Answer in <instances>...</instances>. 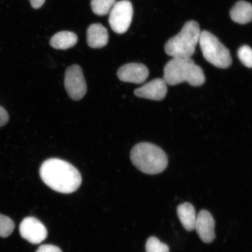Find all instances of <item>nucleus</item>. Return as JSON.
I'll list each match as a JSON object with an SVG mask.
<instances>
[{
  "mask_svg": "<svg viewBox=\"0 0 252 252\" xmlns=\"http://www.w3.org/2000/svg\"><path fill=\"white\" fill-rule=\"evenodd\" d=\"M116 0H91V5L94 14L102 16L108 14Z\"/></svg>",
  "mask_w": 252,
  "mask_h": 252,
  "instance_id": "dca6fc26",
  "label": "nucleus"
},
{
  "mask_svg": "<svg viewBox=\"0 0 252 252\" xmlns=\"http://www.w3.org/2000/svg\"><path fill=\"white\" fill-rule=\"evenodd\" d=\"M201 31L197 22L189 21L178 34L171 37L165 45L167 55L172 58H191L198 43Z\"/></svg>",
  "mask_w": 252,
  "mask_h": 252,
  "instance_id": "20e7f679",
  "label": "nucleus"
},
{
  "mask_svg": "<svg viewBox=\"0 0 252 252\" xmlns=\"http://www.w3.org/2000/svg\"><path fill=\"white\" fill-rule=\"evenodd\" d=\"M194 229L204 243H211L215 239V221L207 210H201L197 215Z\"/></svg>",
  "mask_w": 252,
  "mask_h": 252,
  "instance_id": "9b49d317",
  "label": "nucleus"
},
{
  "mask_svg": "<svg viewBox=\"0 0 252 252\" xmlns=\"http://www.w3.org/2000/svg\"><path fill=\"white\" fill-rule=\"evenodd\" d=\"M239 60L246 67L252 68V49L247 45L240 47L238 51Z\"/></svg>",
  "mask_w": 252,
  "mask_h": 252,
  "instance_id": "6ab92c4d",
  "label": "nucleus"
},
{
  "mask_svg": "<svg viewBox=\"0 0 252 252\" xmlns=\"http://www.w3.org/2000/svg\"><path fill=\"white\" fill-rule=\"evenodd\" d=\"M199 43L204 58L208 62L223 69L231 65L232 61L229 50L212 33L201 31Z\"/></svg>",
  "mask_w": 252,
  "mask_h": 252,
  "instance_id": "39448f33",
  "label": "nucleus"
},
{
  "mask_svg": "<svg viewBox=\"0 0 252 252\" xmlns=\"http://www.w3.org/2000/svg\"><path fill=\"white\" fill-rule=\"evenodd\" d=\"M130 158L138 170L149 175L162 172L168 163V157L164 151L150 143L135 145L131 151Z\"/></svg>",
  "mask_w": 252,
  "mask_h": 252,
  "instance_id": "7ed1b4c3",
  "label": "nucleus"
},
{
  "mask_svg": "<svg viewBox=\"0 0 252 252\" xmlns=\"http://www.w3.org/2000/svg\"><path fill=\"white\" fill-rule=\"evenodd\" d=\"M78 37L76 34L70 31H62L52 37L50 44L53 48L65 50L76 45Z\"/></svg>",
  "mask_w": 252,
  "mask_h": 252,
  "instance_id": "2eb2a0df",
  "label": "nucleus"
},
{
  "mask_svg": "<svg viewBox=\"0 0 252 252\" xmlns=\"http://www.w3.org/2000/svg\"><path fill=\"white\" fill-rule=\"evenodd\" d=\"M108 30L102 25L94 24L90 25L87 30V43L91 48L99 49L108 43Z\"/></svg>",
  "mask_w": 252,
  "mask_h": 252,
  "instance_id": "f8f14e48",
  "label": "nucleus"
},
{
  "mask_svg": "<svg viewBox=\"0 0 252 252\" xmlns=\"http://www.w3.org/2000/svg\"><path fill=\"white\" fill-rule=\"evenodd\" d=\"M15 223L8 217L0 214V236L8 237L13 232Z\"/></svg>",
  "mask_w": 252,
  "mask_h": 252,
  "instance_id": "a211bd4d",
  "label": "nucleus"
},
{
  "mask_svg": "<svg viewBox=\"0 0 252 252\" xmlns=\"http://www.w3.org/2000/svg\"><path fill=\"white\" fill-rule=\"evenodd\" d=\"M230 17L236 23L246 24L250 23L252 21V5L245 1L236 2L230 11Z\"/></svg>",
  "mask_w": 252,
  "mask_h": 252,
  "instance_id": "ddd939ff",
  "label": "nucleus"
},
{
  "mask_svg": "<svg viewBox=\"0 0 252 252\" xmlns=\"http://www.w3.org/2000/svg\"><path fill=\"white\" fill-rule=\"evenodd\" d=\"M9 121V115L6 110L0 106V127L5 126Z\"/></svg>",
  "mask_w": 252,
  "mask_h": 252,
  "instance_id": "412c9836",
  "label": "nucleus"
},
{
  "mask_svg": "<svg viewBox=\"0 0 252 252\" xmlns=\"http://www.w3.org/2000/svg\"><path fill=\"white\" fill-rule=\"evenodd\" d=\"M20 234L30 243L37 245L47 238V231L45 226L34 217H27L21 222L20 226Z\"/></svg>",
  "mask_w": 252,
  "mask_h": 252,
  "instance_id": "6e6552de",
  "label": "nucleus"
},
{
  "mask_svg": "<svg viewBox=\"0 0 252 252\" xmlns=\"http://www.w3.org/2000/svg\"><path fill=\"white\" fill-rule=\"evenodd\" d=\"M32 7L34 9L40 8L45 2V0H30Z\"/></svg>",
  "mask_w": 252,
  "mask_h": 252,
  "instance_id": "4be33fe9",
  "label": "nucleus"
},
{
  "mask_svg": "<svg viewBox=\"0 0 252 252\" xmlns=\"http://www.w3.org/2000/svg\"><path fill=\"white\" fill-rule=\"evenodd\" d=\"M149 75V69L141 63H128L123 65L118 71L119 80L126 83L143 84Z\"/></svg>",
  "mask_w": 252,
  "mask_h": 252,
  "instance_id": "1a4fd4ad",
  "label": "nucleus"
},
{
  "mask_svg": "<svg viewBox=\"0 0 252 252\" xmlns=\"http://www.w3.org/2000/svg\"><path fill=\"white\" fill-rule=\"evenodd\" d=\"M39 173L43 182L59 193H73L81 185L80 172L71 163L61 159L45 160L40 166Z\"/></svg>",
  "mask_w": 252,
  "mask_h": 252,
  "instance_id": "f257e3e1",
  "label": "nucleus"
},
{
  "mask_svg": "<svg viewBox=\"0 0 252 252\" xmlns=\"http://www.w3.org/2000/svg\"><path fill=\"white\" fill-rule=\"evenodd\" d=\"M147 252H169L168 245L162 243L155 236H151L148 239L146 245Z\"/></svg>",
  "mask_w": 252,
  "mask_h": 252,
  "instance_id": "f3484780",
  "label": "nucleus"
},
{
  "mask_svg": "<svg viewBox=\"0 0 252 252\" xmlns=\"http://www.w3.org/2000/svg\"><path fill=\"white\" fill-rule=\"evenodd\" d=\"M133 8L127 0L116 2L110 11L109 23L116 33L123 34L130 27L133 18Z\"/></svg>",
  "mask_w": 252,
  "mask_h": 252,
  "instance_id": "423d86ee",
  "label": "nucleus"
},
{
  "mask_svg": "<svg viewBox=\"0 0 252 252\" xmlns=\"http://www.w3.org/2000/svg\"><path fill=\"white\" fill-rule=\"evenodd\" d=\"M167 84L163 79L156 78L134 91L135 96L153 100H161L168 92Z\"/></svg>",
  "mask_w": 252,
  "mask_h": 252,
  "instance_id": "9d476101",
  "label": "nucleus"
},
{
  "mask_svg": "<svg viewBox=\"0 0 252 252\" xmlns=\"http://www.w3.org/2000/svg\"><path fill=\"white\" fill-rule=\"evenodd\" d=\"M64 86L68 96L72 100L77 101L86 95L87 83L80 65H72L66 70Z\"/></svg>",
  "mask_w": 252,
  "mask_h": 252,
  "instance_id": "0eeeda50",
  "label": "nucleus"
},
{
  "mask_svg": "<svg viewBox=\"0 0 252 252\" xmlns=\"http://www.w3.org/2000/svg\"><path fill=\"white\" fill-rule=\"evenodd\" d=\"M163 79L171 86L187 82L191 86L199 87L206 81L202 68L191 58H173L165 66Z\"/></svg>",
  "mask_w": 252,
  "mask_h": 252,
  "instance_id": "f03ea898",
  "label": "nucleus"
},
{
  "mask_svg": "<svg viewBox=\"0 0 252 252\" xmlns=\"http://www.w3.org/2000/svg\"><path fill=\"white\" fill-rule=\"evenodd\" d=\"M177 213L183 226L188 231H193L196 224L197 215L193 205L185 203L179 205Z\"/></svg>",
  "mask_w": 252,
  "mask_h": 252,
  "instance_id": "4468645a",
  "label": "nucleus"
},
{
  "mask_svg": "<svg viewBox=\"0 0 252 252\" xmlns=\"http://www.w3.org/2000/svg\"><path fill=\"white\" fill-rule=\"evenodd\" d=\"M36 252H62L61 249L55 245H43L37 249Z\"/></svg>",
  "mask_w": 252,
  "mask_h": 252,
  "instance_id": "aec40b11",
  "label": "nucleus"
}]
</instances>
